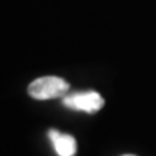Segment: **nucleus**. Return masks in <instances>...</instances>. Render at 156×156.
I'll use <instances>...</instances> for the list:
<instances>
[{
  "mask_svg": "<svg viewBox=\"0 0 156 156\" xmlns=\"http://www.w3.org/2000/svg\"><path fill=\"white\" fill-rule=\"evenodd\" d=\"M69 93V83L61 77H39L29 84L28 94L35 100L62 98Z\"/></svg>",
  "mask_w": 156,
  "mask_h": 156,
  "instance_id": "f257e3e1",
  "label": "nucleus"
},
{
  "mask_svg": "<svg viewBox=\"0 0 156 156\" xmlns=\"http://www.w3.org/2000/svg\"><path fill=\"white\" fill-rule=\"evenodd\" d=\"M104 98L97 91H78V93H68L62 97V104L75 112H84L88 114H94L104 107Z\"/></svg>",
  "mask_w": 156,
  "mask_h": 156,
  "instance_id": "f03ea898",
  "label": "nucleus"
},
{
  "mask_svg": "<svg viewBox=\"0 0 156 156\" xmlns=\"http://www.w3.org/2000/svg\"><path fill=\"white\" fill-rule=\"evenodd\" d=\"M48 137L51 139L54 149L58 156H74L77 152V142L71 134L61 133L55 129H51L48 132Z\"/></svg>",
  "mask_w": 156,
  "mask_h": 156,
  "instance_id": "7ed1b4c3",
  "label": "nucleus"
},
{
  "mask_svg": "<svg viewBox=\"0 0 156 156\" xmlns=\"http://www.w3.org/2000/svg\"><path fill=\"white\" fill-rule=\"evenodd\" d=\"M123 156H134V155H123Z\"/></svg>",
  "mask_w": 156,
  "mask_h": 156,
  "instance_id": "20e7f679",
  "label": "nucleus"
}]
</instances>
